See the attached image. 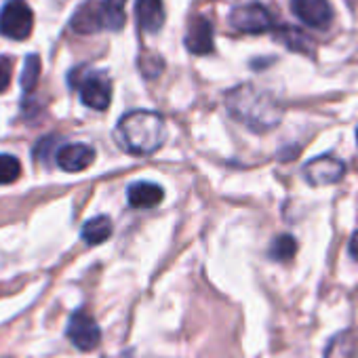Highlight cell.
<instances>
[{
  "mask_svg": "<svg viewBox=\"0 0 358 358\" xmlns=\"http://www.w3.org/2000/svg\"><path fill=\"white\" fill-rule=\"evenodd\" d=\"M38 78H41V59H38V55H30L26 59V68L22 74V89L26 93L34 91L38 85Z\"/></svg>",
  "mask_w": 358,
  "mask_h": 358,
  "instance_id": "obj_20",
  "label": "cell"
},
{
  "mask_svg": "<svg viewBox=\"0 0 358 358\" xmlns=\"http://www.w3.org/2000/svg\"><path fill=\"white\" fill-rule=\"evenodd\" d=\"M230 26L243 34H264L274 28V20L262 3H245L232 9Z\"/></svg>",
  "mask_w": 358,
  "mask_h": 358,
  "instance_id": "obj_5",
  "label": "cell"
},
{
  "mask_svg": "<svg viewBox=\"0 0 358 358\" xmlns=\"http://www.w3.org/2000/svg\"><path fill=\"white\" fill-rule=\"evenodd\" d=\"M34 28V13L26 0H9L0 11V34L11 41H26Z\"/></svg>",
  "mask_w": 358,
  "mask_h": 358,
  "instance_id": "obj_4",
  "label": "cell"
},
{
  "mask_svg": "<svg viewBox=\"0 0 358 358\" xmlns=\"http://www.w3.org/2000/svg\"><path fill=\"white\" fill-rule=\"evenodd\" d=\"M135 15L141 32L156 34L164 26V5L162 0H137Z\"/></svg>",
  "mask_w": 358,
  "mask_h": 358,
  "instance_id": "obj_11",
  "label": "cell"
},
{
  "mask_svg": "<svg viewBox=\"0 0 358 358\" xmlns=\"http://www.w3.org/2000/svg\"><path fill=\"white\" fill-rule=\"evenodd\" d=\"M324 358H358V333L354 331H341L337 333L327 350Z\"/></svg>",
  "mask_w": 358,
  "mask_h": 358,
  "instance_id": "obj_14",
  "label": "cell"
},
{
  "mask_svg": "<svg viewBox=\"0 0 358 358\" xmlns=\"http://www.w3.org/2000/svg\"><path fill=\"white\" fill-rule=\"evenodd\" d=\"M348 253H350L352 259L358 262V232L352 234V238H350V243H348Z\"/></svg>",
  "mask_w": 358,
  "mask_h": 358,
  "instance_id": "obj_22",
  "label": "cell"
},
{
  "mask_svg": "<svg viewBox=\"0 0 358 358\" xmlns=\"http://www.w3.org/2000/svg\"><path fill=\"white\" fill-rule=\"evenodd\" d=\"M22 175V162L13 154H0V186L17 182Z\"/></svg>",
  "mask_w": 358,
  "mask_h": 358,
  "instance_id": "obj_19",
  "label": "cell"
},
{
  "mask_svg": "<svg viewBox=\"0 0 358 358\" xmlns=\"http://www.w3.org/2000/svg\"><path fill=\"white\" fill-rule=\"evenodd\" d=\"M186 49L194 55H209L213 51V28L209 20L205 17L192 20L186 34Z\"/></svg>",
  "mask_w": 358,
  "mask_h": 358,
  "instance_id": "obj_10",
  "label": "cell"
},
{
  "mask_svg": "<svg viewBox=\"0 0 358 358\" xmlns=\"http://www.w3.org/2000/svg\"><path fill=\"white\" fill-rule=\"evenodd\" d=\"M276 38L285 45V47H289V49H293V51H299V53H306V51H312V38L310 36H306L301 30H295V28H280L278 32H276Z\"/></svg>",
  "mask_w": 358,
  "mask_h": 358,
  "instance_id": "obj_17",
  "label": "cell"
},
{
  "mask_svg": "<svg viewBox=\"0 0 358 358\" xmlns=\"http://www.w3.org/2000/svg\"><path fill=\"white\" fill-rule=\"evenodd\" d=\"M226 108L234 120L255 133L272 131L280 124L285 108L266 89L255 85H241L226 93Z\"/></svg>",
  "mask_w": 358,
  "mask_h": 358,
  "instance_id": "obj_1",
  "label": "cell"
},
{
  "mask_svg": "<svg viewBox=\"0 0 358 358\" xmlns=\"http://www.w3.org/2000/svg\"><path fill=\"white\" fill-rule=\"evenodd\" d=\"M95 160V150L87 143H66L59 145L55 152V162L62 171L78 173L91 166Z\"/></svg>",
  "mask_w": 358,
  "mask_h": 358,
  "instance_id": "obj_9",
  "label": "cell"
},
{
  "mask_svg": "<svg viewBox=\"0 0 358 358\" xmlns=\"http://www.w3.org/2000/svg\"><path fill=\"white\" fill-rule=\"evenodd\" d=\"M70 85L80 93V101L97 112L108 110L112 101V83L106 72L78 68L70 74Z\"/></svg>",
  "mask_w": 358,
  "mask_h": 358,
  "instance_id": "obj_3",
  "label": "cell"
},
{
  "mask_svg": "<svg viewBox=\"0 0 358 358\" xmlns=\"http://www.w3.org/2000/svg\"><path fill=\"white\" fill-rule=\"evenodd\" d=\"M268 253L274 262H289L297 253V241L291 234H280L272 241Z\"/></svg>",
  "mask_w": 358,
  "mask_h": 358,
  "instance_id": "obj_18",
  "label": "cell"
},
{
  "mask_svg": "<svg viewBox=\"0 0 358 358\" xmlns=\"http://www.w3.org/2000/svg\"><path fill=\"white\" fill-rule=\"evenodd\" d=\"M70 341L80 350V352H91L99 345L101 341V329L95 322V318L87 310H76L70 316L68 329H66Z\"/></svg>",
  "mask_w": 358,
  "mask_h": 358,
  "instance_id": "obj_7",
  "label": "cell"
},
{
  "mask_svg": "<svg viewBox=\"0 0 358 358\" xmlns=\"http://www.w3.org/2000/svg\"><path fill=\"white\" fill-rule=\"evenodd\" d=\"M124 5H127V0H99L103 30H112V32L122 30V26L127 22Z\"/></svg>",
  "mask_w": 358,
  "mask_h": 358,
  "instance_id": "obj_15",
  "label": "cell"
},
{
  "mask_svg": "<svg viewBox=\"0 0 358 358\" xmlns=\"http://www.w3.org/2000/svg\"><path fill=\"white\" fill-rule=\"evenodd\" d=\"M70 26H72L78 34H93V32L103 30L101 11H99V3H97V0H89V3H85V5L76 11V15L72 17Z\"/></svg>",
  "mask_w": 358,
  "mask_h": 358,
  "instance_id": "obj_13",
  "label": "cell"
},
{
  "mask_svg": "<svg viewBox=\"0 0 358 358\" xmlns=\"http://www.w3.org/2000/svg\"><path fill=\"white\" fill-rule=\"evenodd\" d=\"M116 143L133 156H150L166 141V124L158 112L133 110L127 112L114 131Z\"/></svg>",
  "mask_w": 358,
  "mask_h": 358,
  "instance_id": "obj_2",
  "label": "cell"
},
{
  "mask_svg": "<svg viewBox=\"0 0 358 358\" xmlns=\"http://www.w3.org/2000/svg\"><path fill=\"white\" fill-rule=\"evenodd\" d=\"M127 199H129V205L133 209H152V207L162 203L164 190L152 182H135L129 186Z\"/></svg>",
  "mask_w": 358,
  "mask_h": 358,
  "instance_id": "obj_12",
  "label": "cell"
},
{
  "mask_svg": "<svg viewBox=\"0 0 358 358\" xmlns=\"http://www.w3.org/2000/svg\"><path fill=\"white\" fill-rule=\"evenodd\" d=\"M345 175V162L331 156V154H322L316 156L312 160H308L303 164V177L306 182L314 188H322V186H331L341 182Z\"/></svg>",
  "mask_w": 358,
  "mask_h": 358,
  "instance_id": "obj_6",
  "label": "cell"
},
{
  "mask_svg": "<svg viewBox=\"0 0 358 358\" xmlns=\"http://www.w3.org/2000/svg\"><path fill=\"white\" fill-rule=\"evenodd\" d=\"M11 74H13V62L9 57H0V93L7 91L11 85Z\"/></svg>",
  "mask_w": 358,
  "mask_h": 358,
  "instance_id": "obj_21",
  "label": "cell"
},
{
  "mask_svg": "<svg viewBox=\"0 0 358 358\" xmlns=\"http://www.w3.org/2000/svg\"><path fill=\"white\" fill-rule=\"evenodd\" d=\"M295 17L310 28H327L333 22L329 0H291Z\"/></svg>",
  "mask_w": 358,
  "mask_h": 358,
  "instance_id": "obj_8",
  "label": "cell"
},
{
  "mask_svg": "<svg viewBox=\"0 0 358 358\" xmlns=\"http://www.w3.org/2000/svg\"><path fill=\"white\" fill-rule=\"evenodd\" d=\"M112 230H114V228H112L110 217H108V215H97V217L89 220V222L83 226L80 236H83V241H85L87 245L95 247V245L106 243V241L112 236Z\"/></svg>",
  "mask_w": 358,
  "mask_h": 358,
  "instance_id": "obj_16",
  "label": "cell"
},
{
  "mask_svg": "<svg viewBox=\"0 0 358 358\" xmlns=\"http://www.w3.org/2000/svg\"><path fill=\"white\" fill-rule=\"evenodd\" d=\"M356 141H358V129H356Z\"/></svg>",
  "mask_w": 358,
  "mask_h": 358,
  "instance_id": "obj_23",
  "label": "cell"
}]
</instances>
